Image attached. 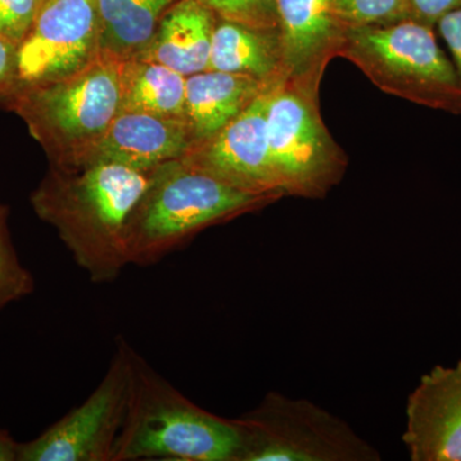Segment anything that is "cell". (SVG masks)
<instances>
[{
  "instance_id": "d6986e66",
  "label": "cell",
  "mask_w": 461,
  "mask_h": 461,
  "mask_svg": "<svg viewBox=\"0 0 461 461\" xmlns=\"http://www.w3.org/2000/svg\"><path fill=\"white\" fill-rule=\"evenodd\" d=\"M33 290L32 272L23 266L12 242L7 208L0 204V312L32 295Z\"/></svg>"
},
{
  "instance_id": "7a4b0ae2",
  "label": "cell",
  "mask_w": 461,
  "mask_h": 461,
  "mask_svg": "<svg viewBox=\"0 0 461 461\" xmlns=\"http://www.w3.org/2000/svg\"><path fill=\"white\" fill-rule=\"evenodd\" d=\"M240 456L235 418L200 408L132 348L129 405L113 461H240Z\"/></svg>"
},
{
  "instance_id": "277c9868",
  "label": "cell",
  "mask_w": 461,
  "mask_h": 461,
  "mask_svg": "<svg viewBox=\"0 0 461 461\" xmlns=\"http://www.w3.org/2000/svg\"><path fill=\"white\" fill-rule=\"evenodd\" d=\"M127 59L100 48L74 74L18 90L11 108L56 158L58 169L74 171L120 113Z\"/></svg>"
},
{
  "instance_id": "e0dca14e",
  "label": "cell",
  "mask_w": 461,
  "mask_h": 461,
  "mask_svg": "<svg viewBox=\"0 0 461 461\" xmlns=\"http://www.w3.org/2000/svg\"><path fill=\"white\" fill-rule=\"evenodd\" d=\"M186 78L160 63L129 58L124 68L121 112L185 120Z\"/></svg>"
},
{
  "instance_id": "4fadbf2b",
  "label": "cell",
  "mask_w": 461,
  "mask_h": 461,
  "mask_svg": "<svg viewBox=\"0 0 461 461\" xmlns=\"http://www.w3.org/2000/svg\"><path fill=\"white\" fill-rule=\"evenodd\" d=\"M193 142L189 124L184 118L120 112L74 171L98 162L120 163L151 171L180 160Z\"/></svg>"
},
{
  "instance_id": "30bf717a",
  "label": "cell",
  "mask_w": 461,
  "mask_h": 461,
  "mask_svg": "<svg viewBox=\"0 0 461 461\" xmlns=\"http://www.w3.org/2000/svg\"><path fill=\"white\" fill-rule=\"evenodd\" d=\"M276 83L220 132L193 145L180 160L240 190L284 198L267 133V111Z\"/></svg>"
},
{
  "instance_id": "2e32d148",
  "label": "cell",
  "mask_w": 461,
  "mask_h": 461,
  "mask_svg": "<svg viewBox=\"0 0 461 461\" xmlns=\"http://www.w3.org/2000/svg\"><path fill=\"white\" fill-rule=\"evenodd\" d=\"M208 69L248 75L262 81L280 80L284 77V59L278 30L254 29L217 18Z\"/></svg>"
},
{
  "instance_id": "3957f363",
  "label": "cell",
  "mask_w": 461,
  "mask_h": 461,
  "mask_svg": "<svg viewBox=\"0 0 461 461\" xmlns=\"http://www.w3.org/2000/svg\"><path fill=\"white\" fill-rule=\"evenodd\" d=\"M280 200L248 193L182 160L157 168L127 227L129 266L149 267L194 236Z\"/></svg>"
},
{
  "instance_id": "cb8c5ba5",
  "label": "cell",
  "mask_w": 461,
  "mask_h": 461,
  "mask_svg": "<svg viewBox=\"0 0 461 461\" xmlns=\"http://www.w3.org/2000/svg\"><path fill=\"white\" fill-rule=\"evenodd\" d=\"M439 35L453 56V63L461 81V7L447 12L436 23Z\"/></svg>"
},
{
  "instance_id": "d4e9b609",
  "label": "cell",
  "mask_w": 461,
  "mask_h": 461,
  "mask_svg": "<svg viewBox=\"0 0 461 461\" xmlns=\"http://www.w3.org/2000/svg\"><path fill=\"white\" fill-rule=\"evenodd\" d=\"M415 17L430 26H436L447 12L461 7V0H411Z\"/></svg>"
},
{
  "instance_id": "9a60e30c",
  "label": "cell",
  "mask_w": 461,
  "mask_h": 461,
  "mask_svg": "<svg viewBox=\"0 0 461 461\" xmlns=\"http://www.w3.org/2000/svg\"><path fill=\"white\" fill-rule=\"evenodd\" d=\"M276 81L209 69L189 76L185 120L189 124L193 145L220 132Z\"/></svg>"
},
{
  "instance_id": "ac0fdd59",
  "label": "cell",
  "mask_w": 461,
  "mask_h": 461,
  "mask_svg": "<svg viewBox=\"0 0 461 461\" xmlns=\"http://www.w3.org/2000/svg\"><path fill=\"white\" fill-rule=\"evenodd\" d=\"M176 0H95L100 47L126 58L140 54Z\"/></svg>"
},
{
  "instance_id": "7402d4cb",
  "label": "cell",
  "mask_w": 461,
  "mask_h": 461,
  "mask_svg": "<svg viewBox=\"0 0 461 461\" xmlns=\"http://www.w3.org/2000/svg\"><path fill=\"white\" fill-rule=\"evenodd\" d=\"M39 0H0V36L20 45L32 29Z\"/></svg>"
},
{
  "instance_id": "484cf974",
  "label": "cell",
  "mask_w": 461,
  "mask_h": 461,
  "mask_svg": "<svg viewBox=\"0 0 461 461\" xmlns=\"http://www.w3.org/2000/svg\"><path fill=\"white\" fill-rule=\"evenodd\" d=\"M18 447L20 442L7 430L0 429V461H18Z\"/></svg>"
},
{
  "instance_id": "ffe728a7",
  "label": "cell",
  "mask_w": 461,
  "mask_h": 461,
  "mask_svg": "<svg viewBox=\"0 0 461 461\" xmlns=\"http://www.w3.org/2000/svg\"><path fill=\"white\" fill-rule=\"evenodd\" d=\"M333 9L345 30L417 18L411 0H333Z\"/></svg>"
},
{
  "instance_id": "7c38bea8",
  "label": "cell",
  "mask_w": 461,
  "mask_h": 461,
  "mask_svg": "<svg viewBox=\"0 0 461 461\" xmlns=\"http://www.w3.org/2000/svg\"><path fill=\"white\" fill-rule=\"evenodd\" d=\"M277 12L285 80L320 93L346 32L333 0H277Z\"/></svg>"
},
{
  "instance_id": "5bb4252c",
  "label": "cell",
  "mask_w": 461,
  "mask_h": 461,
  "mask_svg": "<svg viewBox=\"0 0 461 461\" xmlns=\"http://www.w3.org/2000/svg\"><path fill=\"white\" fill-rule=\"evenodd\" d=\"M215 23L217 17L198 0H176L136 58L160 63L186 77L206 71Z\"/></svg>"
},
{
  "instance_id": "4316f807",
  "label": "cell",
  "mask_w": 461,
  "mask_h": 461,
  "mask_svg": "<svg viewBox=\"0 0 461 461\" xmlns=\"http://www.w3.org/2000/svg\"><path fill=\"white\" fill-rule=\"evenodd\" d=\"M44 2H47V0H39V5H42Z\"/></svg>"
},
{
  "instance_id": "8992f818",
  "label": "cell",
  "mask_w": 461,
  "mask_h": 461,
  "mask_svg": "<svg viewBox=\"0 0 461 461\" xmlns=\"http://www.w3.org/2000/svg\"><path fill=\"white\" fill-rule=\"evenodd\" d=\"M267 133L285 196L324 199L344 178L348 157L321 118L320 93L280 78L269 99Z\"/></svg>"
},
{
  "instance_id": "8fae6325",
  "label": "cell",
  "mask_w": 461,
  "mask_h": 461,
  "mask_svg": "<svg viewBox=\"0 0 461 461\" xmlns=\"http://www.w3.org/2000/svg\"><path fill=\"white\" fill-rule=\"evenodd\" d=\"M405 415L402 442L411 461H461V360L421 375Z\"/></svg>"
},
{
  "instance_id": "9c48e42d",
  "label": "cell",
  "mask_w": 461,
  "mask_h": 461,
  "mask_svg": "<svg viewBox=\"0 0 461 461\" xmlns=\"http://www.w3.org/2000/svg\"><path fill=\"white\" fill-rule=\"evenodd\" d=\"M95 0H47L18 45L21 86L50 83L74 74L100 50Z\"/></svg>"
},
{
  "instance_id": "52a82bcc",
  "label": "cell",
  "mask_w": 461,
  "mask_h": 461,
  "mask_svg": "<svg viewBox=\"0 0 461 461\" xmlns=\"http://www.w3.org/2000/svg\"><path fill=\"white\" fill-rule=\"evenodd\" d=\"M240 461H378L381 454L345 420L317 403L268 393L235 418Z\"/></svg>"
},
{
  "instance_id": "44dd1931",
  "label": "cell",
  "mask_w": 461,
  "mask_h": 461,
  "mask_svg": "<svg viewBox=\"0 0 461 461\" xmlns=\"http://www.w3.org/2000/svg\"><path fill=\"white\" fill-rule=\"evenodd\" d=\"M218 20L254 29L278 30L277 0H198Z\"/></svg>"
},
{
  "instance_id": "6da1fadb",
  "label": "cell",
  "mask_w": 461,
  "mask_h": 461,
  "mask_svg": "<svg viewBox=\"0 0 461 461\" xmlns=\"http://www.w3.org/2000/svg\"><path fill=\"white\" fill-rule=\"evenodd\" d=\"M156 171L114 162L57 168L32 194L36 214L56 227L94 284H112L129 266L127 227Z\"/></svg>"
},
{
  "instance_id": "ba28073f",
  "label": "cell",
  "mask_w": 461,
  "mask_h": 461,
  "mask_svg": "<svg viewBox=\"0 0 461 461\" xmlns=\"http://www.w3.org/2000/svg\"><path fill=\"white\" fill-rule=\"evenodd\" d=\"M131 351L118 338L95 390L32 441L21 442L18 461H113L129 405Z\"/></svg>"
},
{
  "instance_id": "5b68a950",
  "label": "cell",
  "mask_w": 461,
  "mask_h": 461,
  "mask_svg": "<svg viewBox=\"0 0 461 461\" xmlns=\"http://www.w3.org/2000/svg\"><path fill=\"white\" fill-rule=\"evenodd\" d=\"M417 18L353 27L339 57L360 69L378 89L446 113L461 115V81L435 30Z\"/></svg>"
},
{
  "instance_id": "603a6c76",
  "label": "cell",
  "mask_w": 461,
  "mask_h": 461,
  "mask_svg": "<svg viewBox=\"0 0 461 461\" xmlns=\"http://www.w3.org/2000/svg\"><path fill=\"white\" fill-rule=\"evenodd\" d=\"M17 50L18 45L0 36V104L9 108L21 87L17 74Z\"/></svg>"
}]
</instances>
